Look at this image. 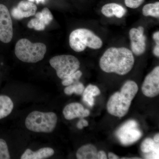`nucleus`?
<instances>
[{
  "instance_id": "obj_1",
  "label": "nucleus",
  "mask_w": 159,
  "mask_h": 159,
  "mask_svg": "<svg viewBox=\"0 0 159 159\" xmlns=\"http://www.w3.org/2000/svg\"><path fill=\"white\" fill-rule=\"evenodd\" d=\"M134 58L132 52L125 48H111L104 52L99 61L102 71L124 75L134 66Z\"/></svg>"
},
{
  "instance_id": "obj_2",
  "label": "nucleus",
  "mask_w": 159,
  "mask_h": 159,
  "mask_svg": "<svg viewBox=\"0 0 159 159\" xmlns=\"http://www.w3.org/2000/svg\"><path fill=\"white\" fill-rule=\"evenodd\" d=\"M138 91L139 87L134 81L128 80L125 82L120 92L113 94L109 99L107 106L109 113L119 118L125 116Z\"/></svg>"
},
{
  "instance_id": "obj_3",
  "label": "nucleus",
  "mask_w": 159,
  "mask_h": 159,
  "mask_svg": "<svg viewBox=\"0 0 159 159\" xmlns=\"http://www.w3.org/2000/svg\"><path fill=\"white\" fill-rule=\"evenodd\" d=\"M47 52V47L43 43H31L29 40L22 39L16 44L15 53L23 62L35 63L42 60Z\"/></svg>"
},
{
  "instance_id": "obj_4",
  "label": "nucleus",
  "mask_w": 159,
  "mask_h": 159,
  "mask_svg": "<svg viewBox=\"0 0 159 159\" xmlns=\"http://www.w3.org/2000/svg\"><path fill=\"white\" fill-rule=\"evenodd\" d=\"M71 48L77 52L84 51L87 47L99 49L102 47V42L93 31L85 29H79L71 32L69 38Z\"/></svg>"
},
{
  "instance_id": "obj_5",
  "label": "nucleus",
  "mask_w": 159,
  "mask_h": 159,
  "mask_svg": "<svg viewBox=\"0 0 159 159\" xmlns=\"http://www.w3.org/2000/svg\"><path fill=\"white\" fill-rule=\"evenodd\" d=\"M57 116L54 112H42L34 111L29 114L25 120L28 129L34 132L51 133L55 128Z\"/></svg>"
},
{
  "instance_id": "obj_6",
  "label": "nucleus",
  "mask_w": 159,
  "mask_h": 159,
  "mask_svg": "<svg viewBox=\"0 0 159 159\" xmlns=\"http://www.w3.org/2000/svg\"><path fill=\"white\" fill-rule=\"evenodd\" d=\"M51 66L56 71L57 77L65 79L76 72L80 66V62L77 57L71 55L54 56L50 60Z\"/></svg>"
},
{
  "instance_id": "obj_7",
  "label": "nucleus",
  "mask_w": 159,
  "mask_h": 159,
  "mask_svg": "<svg viewBox=\"0 0 159 159\" xmlns=\"http://www.w3.org/2000/svg\"><path fill=\"white\" fill-rule=\"evenodd\" d=\"M116 136L122 145H129L141 139L142 133L139 129L138 122L134 120H129L119 127L116 132Z\"/></svg>"
},
{
  "instance_id": "obj_8",
  "label": "nucleus",
  "mask_w": 159,
  "mask_h": 159,
  "mask_svg": "<svg viewBox=\"0 0 159 159\" xmlns=\"http://www.w3.org/2000/svg\"><path fill=\"white\" fill-rule=\"evenodd\" d=\"M12 20L8 8L0 4V41L9 43L13 37Z\"/></svg>"
},
{
  "instance_id": "obj_9",
  "label": "nucleus",
  "mask_w": 159,
  "mask_h": 159,
  "mask_svg": "<svg viewBox=\"0 0 159 159\" xmlns=\"http://www.w3.org/2000/svg\"><path fill=\"white\" fill-rule=\"evenodd\" d=\"M142 93L146 97H154L159 93V66L156 67L145 77L142 87Z\"/></svg>"
},
{
  "instance_id": "obj_10",
  "label": "nucleus",
  "mask_w": 159,
  "mask_h": 159,
  "mask_svg": "<svg viewBox=\"0 0 159 159\" xmlns=\"http://www.w3.org/2000/svg\"><path fill=\"white\" fill-rule=\"evenodd\" d=\"M144 32V28L142 26L138 29H132L129 31L132 52L137 56L142 55L146 50V37Z\"/></svg>"
},
{
  "instance_id": "obj_11",
  "label": "nucleus",
  "mask_w": 159,
  "mask_h": 159,
  "mask_svg": "<svg viewBox=\"0 0 159 159\" xmlns=\"http://www.w3.org/2000/svg\"><path fill=\"white\" fill-rule=\"evenodd\" d=\"M35 18L29 21L28 27L36 31H43L46 26L49 25L53 19V16L50 10L45 8L41 12L35 13Z\"/></svg>"
},
{
  "instance_id": "obj_12",
  "label": "nucleus",
  "mask_w": 159,
  "mask_h": 159,
  "mask_svg": "<svg viewBox=\"0 0 159 159\" xmlns=\"http://www.w3.org/2000/svg\"><path fill=\"white\" fill-rule=\"evenodd\" d=\"M37 6L30 1H22L11 11L12 17L16 20L33 16L36 13Z\"/></svg>"
},
{
  "instance_id": "obj_13",
  "label": "nucleus",
  "mask_w": 159,
  "mask_h": 159,
  "mask_svg": "<svg viewBox=\"0 0 159 159\" xmlns=\"http://www.w3.org/2000/svg\"><path fill=\"white\" fill-rule=\"evenodd\" d=\"M66 119L72 120L76 118H82L89 116L90 111L85 109L82 104L78 102H73L66 106L63 111Z\"/></svg>"
},
{
  "instance_id": "obj_14",
  "label": "nucleus",
  "mask_w": 159,
  "mask_h": 159,
  "mask_svg": "<svg viewBox=\"0 0 159 159\" xmlns=\"http://www.w3.org/2000/svg\"><path fill=\"white\" fill-rule=\"evenodd\" d=\"M101 12L107 17L116 16L121 18L126 13V10L123 6L116 3H109L102 6Z\"/></svg>"
},
{
  "instance_id": "obj_15",
  "label": "nucleus",
  "mask_w": 159,
  "mask_h": 159,
  "mask_svg": "<svg viewBox=\"0 0 159 159\" xmlns=\"http://www.w3.org/2000/svg\"><path fill=\"white\" fill-rule=\"evenodd\" d=\"M53 148L45 147L40 148L36 152L27 149L21 157V159H43L48 158L54 154Z\"/></svg>"
},
{
  "instance_id": "obj_16",
  "label": "nucleus",
  "mask_w": 159,
  "mask_h": 159,
  "mask_svg": "<svg viewBox=\"0 0 159 159\" xmlns=\"http://www.w3.org/2000/svg\"><path fill=\"white\" fill-rule=\"evenodd\" d=\"M97 150L93 145H83L77 150L76 156L78 159H97Z\"/></svg>"
},
{
  "instance_id": "obj_17",
  "label": "nucleus",
  "mask_w": 159,
  "mask_h": 159,
  "mask_svg": "<svg viewBox=\"0 0 159 159\" xmlns=\"http://www.w3.org/2000/svg\"><path fill=\"white\" fill-rule=\"evenodd\" d=\"M100 94V90L97 86L89 84L84 89L83 93V99L90 106L93 107L94 105V97Z\"/></svg>"
},
{
  "instance_id": "obj_18",
  "label": "nucleus",
  "mask_w": 159,
  "mask_h": 159,
  "mask_svg": "<svg viewBox=\"0 0 159 159\" xmlns=\"http://www.w3.org/2000/svg\"><path fill=\"white\" fill-rule=\"evenodd\" d=\"M13 106V102L9 97L0 96V119L9 116L12 111Z\"/></svg>"
},
{
  "instance_id": "obj_19",
  "label": "nucleus",
  "mask_w": 159,
  "mask_h": 159,
  "mask_svg": "<svg viewBox=\"0 0 159 159\" xmlns=\"http://www.w3.org/2000/svg\"><path fill=\"white\" fill-rule=\"evenodd\" d=\"M159 143L154 142L153 139L150 138L145 139L142 142L141 145V149L143 153L148 154L152 153L159 157Z\"/></svg>"
},
{
  "instance_id": "obj_20",
  "label": "nucleus",
  "mask_w": 159,
  "mask_h": 159,
  "mask_svg": "<svg viewBox=\"0 0 159 159\" xmlns=\"http://www.w3.org/2000/svg\"><path fill=\"white\" fill-rule=\"evenodd\" d=\"M142 13L145 16L159 17V2L145 5L142 9Z\"/></svg>"
},
{
  "instance_id": "obj_21",
  "label": "nucleus",
  "mask_w": 159,
  "mask_h": 159,
  "mask_svg": "<svg viewBox=\"0 0 159 159\" xmlns=\"http://www.w3.org/2000/svg\"><path fill=\"white\" fill-rule=\"evenodd\" d=\"M84 89V87L81 83L77 82L71 85L67 86L65 89L64 92L66 94L71 95L73 93L77 95L82 94Z\"/></svg>"
},
{
  "instance_id": "obj_22",
  "label": "nucleus",
  "mask_w": 159,
  "mask_h": 159,
  "mask_svg": "<svg viewBox=\"0 0 159 159\" xmlns=\"http://www.w3.org/2000/svg\"><path fill=\"white\" fill-rule=\"evenodd\" d=\"M82 75V72L79 70H77L69 77L63 80L62 84L65 86H67L71 85L75 83L78 82Z\"/></svg>"
},
{
  "instance_id": "obj_23",
  "label": "nucleus",
  "mask_w": 159,
  "mask_h": 159,
  "mask_svg": "<svg viewBox=\"0 0 159 159\" xmlns=\"http://www.w3.org/2000/svg\"><path fill=\"white\" fill-rule=\"evenodd\" d=\"M10 158L7 143L5 140L0 139V159Z\"/></svg>"
},
{
  "instance_id": "obj_24",
  "label": "nucleus",
  "mask_w": 159,
  "mask_h": 159,
  "mask_svg": "<svg viewBox=\"0 0 159 159\" xmlns=\"http://www.w3.org/2000/svg\"><path fill=\"white\" fill-rule=\"evenodd\" d=\"M145 0H125V6L132 9H136L144 2Z\"/></svg>"
},
{
  "instance_id": "obj_25",
  "label": "nucleus",
  "mask_w": 159,
  "mask_h": 159,
  "mask_svg": "<svg viewBox=\"0 0 159 159\" xmlns=\"http://www.w3.org/2000/svg\"><path fill=\"white\" fill-rule=\"evenodd\" d=\"M89 123L87 120L84 119H81L77 123V127L79 129H82L86 126H88Z\"/></svg>"
},
{
  "instance_id": "obj_26",
  "label": "nucleus",
  "mask_w": 159,
  "mask_h": 159,
  "mask_svg": "<svg viewBox=\"0 0 159 159\" xmlns=\"http://www.w3.org/2000/svg\"><path fill=\"white\" fill-rule=\"evenodd\" d=\"M97 159H107V157L104 151H100L97 152Z\"/></svg>"
},
{
  "instance_id": "obj_27",
  "label": "nucleus",
  "mask_w": 159,
  "mask_h": 159,
  "mask_svg": "<svg viewBox=\"0 0 159 159\" xmlns=\"http://www.w3.org/2000/svg\"><path fill=\"white\" fill-rule=\"evenodd\" d=\"M153 54L157 57H159V43L156 44L153 51Z\"/></svg>"
},
{
  "instance_id": "obj_28",
  "label": "nucleus",
  "mask_w": 159,
  "mask_h": 159,
  "mask_svg": "<svg viewBox=\"0 0 159 159\" xmlns=\"http://www.w3.org/2000/svg\"><path fill=\"white\" fill-rule=\"evenodd\" d=\"M153 39L156 42V44L159 43V32L157 31L153 34Z\"/></svg>"
},
{
  "instance_id": "obj_29",
  "label": "nucleus",
  "mask_w": 159,
  "mask_h": 159,
  "mask_svg": "<svg viewBox=\"0 0 159 159\" xmlns=\"http://www.w3.org/2000/svg\"><path fill=\"white\" fill-rule=\"evenodd\" d=\"M108 158L110 159H119V157L113 152H109L108 155Z\"/></svg>"
},
{
  "instance_id": "obj_30",
  "label": "nucleus",
  "mask_w": 159,
  "mask_h": 159,
  "mask_svg": "<svg viewBox=\"0 0 159 159\" xmlns=\"http://www.w3.org/2000/svg\"><path fill=\"white\" fill-rule=\"evenodd\" d=\"M154 141L156 143H159V134H157L155 136L153 139Z\"/></svg>"
},
{
  "instance_id": "obj_31",
  "label": "nucleus",
  "mask_w": 159,
  "mask_h": 159,
  "mask_svg": "<svg viewBox=\"0 0 159 159\" xmlns=\"http://www.w3.org/2000/svg\"><path fill=\"white\" fill-rule=\"evenodd\" d=\"M29 1L31 2H33L35 1V2L38 4V3H43L45 0H29Z\"/></svg>"
}]
</instances>
